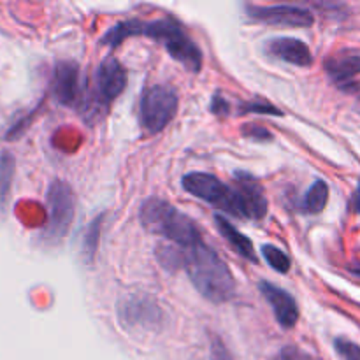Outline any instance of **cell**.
<instances>
[{
    "instance_id": "obj_1",
    "label": "cell",
    "mask_w": 360,
    "mask_h": 360,
    "mask_svg": "<svg viewBox=\"0 0 360 360\" xmlns=\"http://www.w3.org/2000/svg\"><path fill=\"white\" fill-rule=\"evenodd\" d=\"M134 35H143V37L160 41L169 55L183 67H186L190 72H199L202 67V53H200L199 46L190 39L185 28L172 18H160V20L153 21H122L102 37V42L108 46H118L125 39L134 37Z\"/></svg>"
},
{
    "instance_id": "obj_2",
    "label": "cell",
    "mask_w": 360,
    "mask_h": 360,
    "mask_svg": "<svg viewBox=\"0 0 360 360\" xmlns=\"http://www.w3.org/2000/svg\"><path fill=\"white\" fill-rule=\"evenodd\" d=\"M183 267L200 295L211 302H227L236 294V281L227 264L214 250L199 243L193 248L183 250Z\"/></svg>"
},
{
    "instance_id": "obj_3",
    "label": "cell",
    "mask_w": 360,
    "mask_h": 360,
    "mask_svg": "<svg viewBox=\"0 0 360 360\" xmlns=\"http://www.w3.org/2000/svg\"><path fill=\"white\" fill-rule=\"evenodd\" d=\"M139 218L148 231L169 239L181 250L193 248L202 243L197 225L186 214L179 213L167 200H162L158 197L144 200Z\"/></svg>"
},
{
    "instance_id": "obj_4",
    "label": "cell",
    "mask_w": 360,
    "mask_h": 360,
    "mask_svg": "<svg viewBox=\"0 0 360 360\" xmlns=\"http://www.w3.org/2000/svg\"><path fill=\"white\" fill-rule=\"evenodd\" d=\"M183 188L192 193L197 199L218 207L220 211L232 214V217L243 218L241 207H239L238 197L231 186L224 185L218 178L207 172H190L183 178Z\"/></svg>"
},
{
    "instance_id": "obj_5",
    "label": "cell",
    "mask_w": 360,
    "mask_h": 360,
    "mask_svg": "<svg viewBox=\"0 0 360 360\" xmlns=\"http://www.w3.org/2000/svg\"><path fill=\"white\" fill-rule=\"evenodd\" d=\"M48 224H46L42 238L48 241H60L69 232L76 211L74 192L65 181H53L48 188Z\"/></svg>"
},
{
    "instance_id": "obj_6",
    "label": "cell",
    "mask_w": 360,
    "mask_h": 360,
    "mask_svg": "<svg viewBox=\"0 0 360 360\" xmlns=\"http://www.w3.org/2000/svg\"><path fill=\"white\" fill-rule=\"evenodd\" d=\"M178 111V94L171 86H151L141 101V122L150 134H158L172 122Z\"/></svg>"
},
{
    "instance_id": "obj_7",
    "label": "cell",
    "mask_w": 360,
    "mask_h": 360,
    "mask_svg": "<svg viewBox=\"0 0 360 360\" xmlns=\"http://www.w3.org/2000/svg\"><path fill=\"white\" fill-rule=\"evenodd\" d=\"M234 193L238 197L243 218L262 220L267 214V199L262 185L248 172H236Z\"/></svg>"
},
{
    "instance_id": "obj_8",
    "label": "cell",
    "mask_w": 360,
    "mask_h": 360,
    "mask_svg": "<svg viewBox=\"0 0 360 360\" xmlns=\"http://www.w3.org/2000/svg\"><path fill=\"white\" fill-rule=\"evenodd\" d=\"M248 14L260 23L280 27H311L315 23L313 14L299 6H250Z\"/></svg>"
},
{
    "instance_id": "obj_9",
    "label": "cell",
    "mask_w": 360,
    "mask_h": 360,
    "mask_svg": "<svg viewBox=\"0 0 360 360\" xmlns=\"http://www.w3.org/2000/svg\"><path fill=\"white\" fill-rule=\"evenodd\" d=\"M95 94L108 104L115 97H118L127 84V70L115 56H108L104 62L98 65L95 74Z\"/></svg>"
},
{
    "instance_id": "obj_10",
    "label": "cell",
    "mask_w": 360,
    "mask_h": 360,
    "mask_svg": "<svg viewBox=\"0 0 360 360\" xmlns=\"http://www.w3.org/2000/svg\"><path fill=\"white\" fill-rule=\"evenodd\" d=\"M120 320L123 327H144V329H153L162 320V313L155 302L148 299H130L120 306Z\"/></svg>"
},
{
    "instance_id": "obj_11",
    "label": "cell",
    "mask_w": 360,
    "mask_h": 360,
    "mask_svg": "<svg viewBox=\"0 0 360 360\" xmlns=\"http://www.w3.org/2000/svg\"><path fill=\"white\" fill-rule=\"evenodd\" d=\"M260 292H262L264 299L271 304L273 308L274 316H276L278 323H280L283 329H292L295 327L299 320V309L297 302L292 297L288 292H285L283 288L274 287V285L262 281L260 283Z\"/></svg>"
},
{
    "instance_id": "obj_12",
    "label": "cell",
    "mask_w": 360,
    "mask_h": 360,
    "mask_svg": "<svg viewBox=\"0 0 360 360\" xmlns=\"http://www.w3.org/2000/svg\"><path fill=\"white\" fill-rule=\"evenodd\" d=\"M79 67L74 62H60L53 72V95L63 105L79 101Z\"/></svg>"
},
{
    "instance_id": "obj_13",
    "label": "cell",
    "mask_w": 360,
    "mask_h": 360,
    "mask_svg": "<svg viewBox=\"0 0 360 360\" xmlns=\"http://www.w3.org/2000/svg\"><path fill=\"white\" fill-rule=\"evenodd\" d=\"M269 51L283 62L292 63V65L309 67L313 63V56L308 46L294 37L274 39L269 44Z\"/></svg>"
},
{
    "instance_id": "obj_14",
    "label": "cell",
    "mask_w": 360,
    "mask_h": 360,
    "mask_svg": "<svg viewBox=\"0 0 360 360\" xmlns=\"http://www.w3.org/2000/svg\"><path fill=\"white\" fill-rule=\"evenodd\" d=\"M326 70L330 79L340 86L354 84L352 81L360 76V55L359 53H340L330 56L326 62Z\"/></svg>"
},
{
    "instance_id": "obj_15",
    "label": "cell",
    "mask_w": 360,
    "mask_h": 360,
    "mask_svg": "<svg viewBox=\"0 0 360 360\" xmlns=\"http://www.w3.org/2000/svg\"><path fill=\"white\" fill-rule=\"evenodd\" d=\"M214 224H217L218 232L224 236V239H227L229 245H231L239 255L245 257L246 260L257 262V255H255V250H253L252 241H250L245 234H241V232H239L231 221L225 220L221 214H217V217H214Z\"/></svg>"
},
{
    "instance_id": "obj_16",
    "label": "cell",
    "mask_w": 360,
    "mask_h": 360,
    "mask_svg": "<svg viewBox=\"0 0 360 360\" xmlns=\"http://www.w3.org/2000/svg\"><path fill=\"white\" fill-rule=\"evenodd\" d=\"M327 200H329V186H327L326 181H315L311 185V188L308 190L304 197V211L311 214H319L326 210L327 206Z\"/></svg>"
},
{
    "instance_id": "obj_17",
    "label": "cell",
    "mask_w": 360,
    "mask_h": 360,
    "mask_svg": "<svg viewBox=\"0 0 360 360\" xmlns=\"http://www.w3.org/2000/svg\"><path fill=\"white\" fill-rule=\"evenodd\" d=\"M14 167H16L14 157L11 153H7V151H4L0 155V207L9 199L11 185H13L14 178Z\"/></svg>"
},
{
    "instance_id": "obj_18",
    "label": "cell",
    "mask_w": 360,
    "mask_h": 360,
    "mask_svg": "<svg viewBox=\"0 0 360 360\" xmlns=\"http://www.w3.org/2000/svg\"><path fill=\"white\" fill-rule=\"evenodd\" d=\"M262 255L267 260V264L274 271H278V273H288L290 271V259L280 248H276V246L266 245L262 248Z\"/></svg>"
},
{
    "instance_id": "obj_19",
    "label": "cell",
    "mask_w": 360,
    "mask_h": 360,
    "mask_svg": "<svg viewBox=\"0 0 360 360\" xmlns=\"http://www.w3.org/2000/svg\"><path fill=\"white\" fill-rule=\"evenodd\" d=\"M101 224H102V217H98L97 220L91 221V225L88 227L86 236H84L83 241V252L84 255L88 257V262H91V259L97 253V246H98V232H101Z\"/></svg>"
},
{
    "instance_id": "obj_20",
    "label": "cell",
    "mask_w": 360,
    "mask_h": 360,
    "mask_svg": "<svg viewBox=\"0 0 360 360\" xmlns=\"http://www.w3.org/2000/svg\"><path fill=\"white\" fill-rule=\"evenodd\" d=\"M336 350L345 360H360V347L348 340H336Z\"/></svg>"
},
{
    "instance_id": "obj_21",
    "label": "cell",
    "mask_w": 360,
    "mask_h": 360,
    "mask_svg": "<svg viewBox=\"0 0 360 360\" xmlns=\"http://www.w3.org/2000/svg\"><path fill=\"white\" fill-rule=\"evenodd\" d=\"M245 112H260V115L281 116V111H278L274 105L267 104V102H250V104H245Z\"/></svg>"
},
{
    "instance_id": "obj_22",
    "label": "cell",
    "mask_w": 360,
    "mask_h": 360,
    "mask_svg": "<svg viewBox=\"0 0 360 360\" xmlns=\"http://www.w3.org/2000/svg\"><path fill=\"white\" fill-rule=\"evenodd\" d=\"M211 360H232L231 354L218 336L211 338Z\"/></svg>"
},
{
    "instance_id": "obj_23",
    "label": "cell",
    "mask_w": 360,
    "mask_h": 360,
    "mask_svg": "<svg viewBox=\"0 0 360 360\" xmlns=\"http://www.w3.org/2000/svg\"><path fill=\"white\" fill-rule=\"evenodd\" d=\"M245 136L253 137V139H271V134L260 125H245Z\"/></svg>"
},
{
    "instance_id": "obj_24",
    "label": "cell",
    "mask_w": 360,
    "mask_h": 360,
    "mask_svg": "<svg viewBox=\"0 0 360 360\" xmlns=\"http://www.w3.org/2000/svg\"><path fill=\"white\" fill-rule=\"evenodd\" d=\"M214 115H227L229 112V102L224 97H214L213 104H211Z\"/></svg>"
},
{
    "instance_id": "obj_25",
    "label": "cell",
    "mask_w": 360,
    "mask_h": 360,
    "mask_svg": "<svg viewBox=\"0 0 360 360\" xmlns=\"http://www.w3.org/2000/svg\"><path fill=\"white\" fill-rule=\"evenodd\" d=\"M278 360H306V359L302 357V355L299 354V352H295V350H285L283 354H281V357L278 359Z\"/></svg>"
},
{
    "instance_id": "obj_26",
    "label": "cell",
    "mask_w": 360,
    "mask_h": 360,
    "mask_svg": "<svg viewBox=\"0 0 360 360\" xmlns=\"http://www.w3.org/2000/svg\"><path fill=\"white\" fill-rule=\"evenodd\" d=\"M354 207L357 213H360V181H359L357 192H355V197H354Z\"/></svg>"
}]
</instances>
